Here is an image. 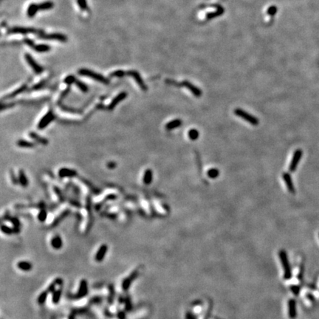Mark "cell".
I'll return each instance as SVG.
<instances>
[{
    "label": "cell",
    "instance_id": "cell-1",
    "mask_svg": "<svg viewBox=\"0 0 319 319\" xmlns=\"http://www.w3.org/2000/svg\"><path fill=\"white\" fill-rule=\"evenodd\" d=\"M78 74L81 75V76H87V77L92 78V79L95 80V81H98L102 83H104V84H108L110 83L108 78H105L104 76H102V75L99 74L98 73H95L93 72V70H90L88 69H81L78 70Z\"/></svg>",
    "mask_w": 319,
    "mask_h": 319
},
{
    "label": "cell",
    "instance_id": "cell-2",
    "mask_svg": "<svg viewBox=\"0 0 319 319\" xmlns=\"http://www.w3.org/2000/svg\"><path fill=\"white\" fill-rule=\"evenodd\" d=\"M234 115L238 116V117H241L242 119L245 120L247 122H248L249 124H250L253 126H258L259 124V119L257 118L255 116L252 115L251 114L248 113L246 111L242 110V109H235L234 111Z\"/></svg>",
    "mask_w": 319,
    "mask_h": 319
},
{
    "label": "cell",
    "instance_id": "cell-3",
    "mask_svg": "<svg viewBox=\"0 0 319 319\" xmlns=\"http://www.w3.org/2000/svg\"><path fill=\"white\" fill-rule=\"evenodd\" d=\"M279 256H280L281 262L282 264L283 269L284 270V278L286 279H290L291 277V270L289 262H288L287 256L286 252L284 250H281L279 253Z\"/></svg>",
    "mask_w": 319,
    "mask_h": 319
},
{
    "label": "cell",
    "instance_id": "cell-4",
    "mask_svg": "<svg viewBox=\"0 0 319 319\" xmlns=\"http://www.w3.org/2000/svg\"><path fill=\"white\" fill-rule=\"evenodd\" d=\"M55 115L53 114V112L52 111H49L48 112L44 115L42 118L39 120V124H38V128L39 129H43L44 128H46L51 122H53L55 120Z\"/></svg>",
    "mask_w": 319,
    "mask_h": 319
},
{
    "label": "cell",
    "instance_id": "cell-5",
    "mask_svg": "<svg viewBox=\"0 0 319 319\" xmlns=\"http://www.w3.org/2000/svg\"><path fill=\"white\" fill-rule=\"evenodd\" d=\"M303 155V151L301 149H296L294 151V154H293V158H292L291 163L289 165V170L290 171L294 172L295 171L297 168L298 163H299L300 160L302 158Z\"/></svg>",
    "mask_w": 319,
    "mask_h": 319
},
{
    "label": "cell",
    "instance_id": "cell-6",
    "mask_svg": "<svg viewBox=\"0 0 319 319\" xmlns=\"http://www.w3.org/2000/svg\"><path fill=\"white\" fill-rule=\"evenodd\" d=\"M25 58L27 63L28 64V65L32 68V70H33L34 73H36V74H40V73H42V72H43V67L41 66L36 61L34 60V59L32 57L31 55L26 53L25 55Z\"/></svg>",
    "mask_w": 319,
    "mask_h": 319
},
{
    "label": "cell",
    "instance_id": "cell-7",
    "mask_svg": "<svg viewBox=\"0 0 319 319\" xmlns=\"http://www.w3.org/2000/svg\"><path fill=\"white\" fill-rule=\"evenodd\" d=\"M138 275H139V271L135 270L133 271L132 273L128 276V277L126 278L125 279H124V281H122L123 290L127 291L128 290H129V288L130 287L132 283L137 279Z\"/></svg>",
    "mask_w": 319,
    "mask_h": 319
},
{
    "label": "cell",
    "instance_id": "cell-8",
    "mask_svg": "<svg viewBox=\"0 0 319 319\" xmlns=\"http://www.w3.org/2000/svg\"><path fill=\"white\" fill-rule=\"evenodd\" d=\"M88 293V284L87 281L85 279H82L80 282L79 288H78V293L76 295H74L73 298L76 299H80L82 298L87 295Z\"/></svg>",
    "mask_w": 319,
    "mask_h": 319
},
{
    "label": "cell",
    "instance_id": "cell-9",
    "mask_svg": "<svg viewBox=\"0 0 319 319\" xmlns=\"http://www.w3.org/2000/svg\"><path fill=\"white\" fill-rule=\"evenodd\" d=\"M127 75H129V76H130L131 77L133 78V79L136 81V83H137V85L141 87V90H143V91H146V90H147V87L145 84L142 77H141V75H140V73H138V72L135 70H131L128 72Z\"/></svg>",
    "mask_w": 319,
    "mask_h": 319
},
{
    "label": "cell",
    "instance_id": "cell-10",
    "mask_svg": "<svg viewBox=\"0 0 319 319\" xmlns=\"http://www.w3.org/2000/svg\"><path fill=\"white\" fill-rule=\"evenodd\" d=\"M11 33H21V34H27V33H40V36L42 35V31L35 30L33 28H22V27H15V28L11 29L10 30Z\"/></svg>",
    "mask_w": 319,
    "mask_h": 319
},
{
    "label": "cell",
    "instance_id": "cell-11",
    "mask_svg": "<svg viewBox=\"0 0 319 319\" xmlns=\"http://www.w3.org/2000/svg\"><path fill=\"white\" fill-rule=\"evenodd\" d=\"M182 84L183 85L184 87H185L188 88V90H190L193 95H194L195 97H197V98H199V97L202 96V91H201V90H199L198 87H197L194 86V84H192V83L189 82V81H183V82L182 83Z\"/></svg>",
    "mask_w": 319,
    "mask_h": 319
},
{
    "label": "cell",
    "instance_id": "cell-12",
    "mask_svg": "<svg viewBox=\"0 0 319 319\" xmlns=\"http://www.w3.org/2000/svg\"><path fill=\"white\" fill-rule=\"evenodd\" d=\"M282 177L283 180L285 182L287 188L289 192H290L291 194H295L296 193V189H295L294 185H293V182L291 178L290 175L288 173H284L282 175Z\"/></svg>",
    "mask_w": 319,
    "mask_h": 319
},
{
    "label": "cell",
    "instance_id": "cell-13",
    "mask_svg": "<svg viewBox=\"0 0 319 319\" xmlns=\"http://www.w3.org/2000/svg\"><path fill=\"white\" fill-rule=\"evenodd\" d=\"M127 97V93H125V92H123V93H120V94H118L117 96H115V98H113V100H112L110 104L109 105V107H108L109 110H113L116 106L119 103H120L123 100L125 99Z\"/></svg>",
    "mask_w": 319,
    "mask_h": 319
},
{
    "label": "cell",
    "instance_id": "cell-14",
    "mask_svg": "<svg viewBox=\"0 0 319 319\" xmlns=\"http://www.w3.org/2000/svg\"><path fill=\"white\" fill-rule=\"evenodd\" d=\"M77 172L75 170L68 168H62L59 171V176L61 178H65V177H74L77 176Z\"/></svg>",
    "mask_w": 319,
    "mask_h": 319
},
{
    "label": "cell",
    "instance_id": "cell-15",
    "mask_svg": "<svg viewBox=\"0 0 319 319\" xmlns=\"http://www.w3.org/2000/svg\"><path fill=\"white\" fill-rule=\"evenodd\" d=\"M107 251H108V246L107 245H102L98 249V251H97L96 255H95V261L98 262H102L104 259Z\"/></svg>",
    "mask_w": 319,
    "mask_h": 319
},
{
    "label": "cell",
    "instance_id": "cell-16",
    "mask_svg": "<svg viewBox=\"0 0 319 319\" xmlns=\"http://www.w3.org/2000/svg\"><path fill=\"white\" fill-rule=\"evenodd\" d=\"M40 38L45 39H50V40H57L60 41L61 42H65L67 40L66 36L62 35L60 33H54L50 34V35H41Z\"/></svg>",
    "mask_w": 319,
    "mask_h": 319
},
{
    "label": "cell",
    "instance_id": "cell-17",
    "mask_svg": "<svg viewBox=\"0 0 319 319\" xmlns=\"http://www.w3.org/2000/svg\"><path fill=\"white\" fill-rule=\"evenodd\" d=\"M288 313L289 317L293 319L296 317V303L293 299H291L288 303Z\"/></svg>",
    "mask_w": 319,
    "mask_h": 319
},
{
    "label": "cell",
    "instance_id": "cell-18",
    "mask_svg": "<svg viewBox=\"0 0 319 319\" xmlns=\"http://www.w3.org/2000/svg\"><path fill=\"white\" fill-rule=\"evenodd\" d=\"M182 124V122L180 119H175V120H171L168 123H167L165 127L167 130L171 131L176 129V128H179L180 127H181Z\"/></svg>",
    "mask_w": 319,
    "mask_h": 319
},
{
    "label": "cell",
    "instance_id": "cell-19",
    "mask_svg": "<svg viewBox=\"0 0 319 319\" xmlns=\"http://www.w3.org/2000/svg\"><path fill=\"white\" fill-rule=\"evenodd\" d=\"M51 246L53 247L56 250H59L62 248L63 246V242L61 239V236L59 235H56L54 237H53L52 239H51Z\"/></svg>",
    "mask_w": 319,
    "mask_h": 319
},
{
    "label": "cell",
    "instance_id": "cell-20",
    "mask_svg": "<svg viewBox=\"0 0 319 319\" xmlns=\"http://www.w3.org/2000/svg\"><path fill=\"white\" fill-rule=\"evenodd\" d=\"M39 11V5L33 3V4H30L28 8V10H27V14H28V16L30 17V18H33V17H34L36 15L37 12H38Z\"/></svg>",
    "mask_w": 319,
    "mask_h": 319
},
{
    "label": "cell",
    "instance_id": "cell-21",
    "mask_svg": "<svg viewBox=\"0 0 319 319\" xmlns=\"http://www.w3.org/2000/svg\"><path fill=\"white\" fill-rule=\"evenodd\" d=\"M29 136H30V137L32 138L33 141H36V142L41 143V144L47 145V143H48V141H47L46 138L42 137L41 136H39V134L36 132H30L29 133Z\"/></svg>",
    "mask_w": 319,
    "mask_h": 319
},
{
    "label": "cell",
    "instance_id": "cell-22",
    "mask_svg": "<svg viewBox=\"0 0 319 319\" xmlns=\"http://www.w3.org/2000/svg\"><path fill=\"white\" fill-rule=\"evenodd\" d=\"M17 267L22 271H30L33 268V264L26 261H21L17 263Z\"/></svg>",
    "mask_w": 319,
    "mask_h": 319
},
{
    "label": "cell",
    "instance_id": "cell-23",
    "mask_svg": "<svg viewBox=\"0 0 319 319\" xmlns=\"http://www.w3.org/2000/svg\"><path fill=\"white\" fill-rule=\"evenodd\" d=\"M152 179H153L152 171H151V169H149V168H148V169H146V171H145L144 175H143V182H144V184H146V185H149V184L151 182V181H152Z\"/></svg>",
    "mask_w": 319,
    "mask_h": 319
},
{
    "label": "cell",
    "instance_id": "cell-24",
    "mask_svg": "<svg viewBox=\"0 0 319 319\" xmlns=\"http://www.w3.org/2000/svg\"><path fill=\"white\" fill-rule=\"evenodd\" d=\"M19 182L20 185L23 187H27L28 185V180L25 171L22 170H20L19 171Z\"/></svg>",
    "mask_w": 319,
    "mask_h": 319
},
{
    "label": "cell",
    "instance_id": "cell-25",
    "mask_svg": "<svg viewBox=\"0 0 319 319\" xmlns=\"http://www.w3.org/2000/svg\"><path fill=\"white\" fill-rule=\"evenodd\" d=\"M61 294H62V290H61V288H59V289L56 290L53 293V304H58L59 303L61 298Z\"/></svg>",
    "mask_w": 319,
    "mask_h": 319
},
{
    "label": "cell",
    "instance_id": "cell-26",
    "mask_svg": "<svg viewBox=\"0 0 319 319\" xmlns=\"http://www.w3.org/2000/svg\"><path fill=\"white\" fill-rule=\"evenodd\" d=\"M1 231L2 233H5V234L11 235L12 233H19V229L18 228H10L9 226H7L5 225H2L1 226Z\"/></svg>",
    "mask_w": 319,
    "mask_h": 319
},
{
    "label": "cell",
    "instance_id": "cell-27",
    "mask_svg": "<svg viewBox=\"0 0 319 319\" xmlns=\"http://www.w3.org/2000/svg\"><path fill=\"white\" fill-rule=\"evenodd\" d=\"M33 49L38 53H46L48 52V51L50 50V47L49 45H47V44H40L34 46Z\"/></svg>",
    "mask_w": 319,
    "mask_h": 319
},
{
    "label": "cell",
    "instance_id": "cell-28",
    "mask_svg": "<svg viewBox=\"0 0 319 319\" xmlns=\"http://www.w3.org/2000/svg\"><path fill=\"white\" fill-rule=\"evenodd\" d=\"M16 144L17 146L22 148H33L35 146L33 143L25 141V140H19V141H17Z\"/></svg>",
    "mask_w": 319,
    "mask_h": 319
},
{
    "label": "cell",
    "instance_id": "cell-29",
    "mask_svg": "<svg viewBox=\"0 0 319 319\" xmlns=\"http://www.w3.org/2000/svg\"><path fill=\"white\" fill-rule=\"evenodd\" d=\"M39 10H42V11H47V10H50L51 8H53V3L50 1L44 2L39 4Z\"/></svg>",
    "mask_w": 319,
    "mask_h": 319
},
{
    "label": "cell",
    "instance_id": "cell-30",
    "mask_svg": "<svg viewBox=\"0 0 319 319\" xmlns=\"http://www.w3.org/2000/svg\"><path fill=\"white\" fill-rule=\"evenodd\" d=\"M48 294H49V292L47 291V290H46L45 291H43L42 293H40V295H39L38 297V299H37V302H38L39 304L42 305L45 303Z\"/></svg>",
    "mask_w": 319,
    "mask_h": 319
},
{
    "label": "cell",
    "instance_id": "cell-31",
    "mask_svg": "<svg viewBox=\"0 0 319 319\" xmlns=\"http://www.w3.org/2000/svg\"><path fill=\"white\" fill-rule=\"evenodd\" d=\"M188 137L190 138L192 141H196V140L198 139V137L199 136V133L197 129H192L188 131Z\"/></svg>",
    "mask_w": 319,
    "mask_h": 319
},
{
    "label": "cell",
    "instance_id": "cell-32",
    "mask_svg": "<svg viewBox=\"0 0 319 319\" xmlns=\"http://www.w3.org/2000/svg\"><path fill=\"white\" fill-rule=\"evenodd\" d=\"M207 175L211 179H216L219 175V171L217 168H211L208 171Z\"/></svg>",
    "mask_w": 319,
    "mask_h": 319
},
{
    "label": "cell",
    "instance_id": "cell-33",
    "mask_svg": "<svg viewBox=\"0 0 319 319\" xmlns=\"http://www.w3.org/2000/svg\"><path fill=\"white\" fill-rule=\"evenodd\" d=\"M76 83V86L78 87V88L81 91L83 92V93H86V92L88 91V90H89L88 87L84 83L82 82V81H80V80H76V83Z\"/></svg>",
    "mask_w": 319,
    "mask_h": 319
},
{
    "label": "cell",
    "instance_id": "cell-34",
    "mask_svg": "<svg viewBox=\"0 0 319 319\" xmlns=\"http://www.w3.org/2000/svg\"><path fill=\"white\" fill-rule=\"evenodd\" d=\"M124 303H125V310L126 311L129 312L132 310V301H131V298L129 296H127L124 300Z\"/></svg>",
    "mask_w": 319,
    "mask_h": 319
},
{
    "label": "cell",
    "instance_id": "cell-35",
    "mask_svg": "<svg viewBox=\"0 0 319 319\" xmlns=\"http://www.w3.org/2000/svg\"><path fill=\"white\" fill-rule=\"evenodd\" d=\"M47 217V213L44 209H42L38 214V219L41 222H44Z\"/></svg>",
    "mask_w": 319,
    "mask_h": 319
},
{
    "label": "cell",
    "instance_id": "cell-36",
    "mask_svg": "<svg viewBox=\"0 0 319 319\" xmlns=\"http://www.w3.org/2000/svg\"><path fill=\"white\" fill-rule=\"evenodd\" d=\"M223 9L222 8H218V9L216 10V11H215L214 13H209V14L207 15V17L209 19H213L214 18V17L216 16H220V15H222L223 13Z\"/></svg>",
    "mask_w": 319,
    "mask_h": 319
},
{
    "label": "cell",
    "instance_id": "cell-37",
    "mask_svg": "<svg viewBox=\"0 0 319 319\" xmlns=\"http://www.w3.org/2000/svg\"><path fill=\"white\" fill-rule=\"evenodd\" d=\"M115 298V289L113 285H110V296L108 297V302L110 304H112L114 302Z\"/></svg>",
    "mask_w": 319,
    "mask_h": 319
},
{
    "label": "cell",
    "instance_id": "cell-38",
    "mask_svg": "<svg viewBox=\"0 0 319 319\" xmlns=\"http://www.w3.org/2000/svg\"><path fill=\"white\" fill-rule=\"evenodd\" d=\"M25 89H26V86H22V87H20V88L17 89V90H15L14 92H13V93L10 94L9 95H8V96H7L6 98H13V97L16 96V95H18V94H19V93H22V92H23L24 90H25Z\"/></svg>",
    "mask_w": 319,
    "mask_h": 319
},
{
    "label": "cell",
    "instance_id": "cell-39",
    "mask_svg": "<svg viewBox=\"0 0 319 319\" xmlns=\"http://www.w3.org/2000/svg\"><path fill=\"white\" fill-rule=\"evenodd\" d=\"M76 80L77 79L75 78L74 76H68L64 79V83H66V84L70 85V84H73V83H76Z\"/></svg>",
    "mask_w": 319,
    "mask_h": 319
},
{
    "label": "cell",
    "instance_id": "cell-40",
    "mask_svg": "<svg viewBox=\"0 0 319 319\" xmlns=\"http://www.w3.org/2000/svg\"><path fill=\"white\" fill-rule=\"evenodd\" d=\"M126 75V73L124 70H115L113 73H112L110 74V76L112 77H116V78H122L124 77Z\"/></svg>",
    "mask_w": 319,
    "mask_h": 319
},
{
    "label": "cell",
    "instance_id": "cell-41",
    "mask_svg": "<svg viewBox=\"0 0 319 319\" xmlns=\"http://www.w3.org/2000/svg\"><path fill=\"white\" fill-rule=\"evenodd\" d=\"M77 2L79 8H81L83 11L88 9V5L87 2V0H77Z\"/></svg>",
    "mask_w": 319,
    "mask_h": 319
},
{
    "label": "cell",
    "instance_id": "cell-42",
    "mask_svg": "<svg viewBox=\"0 0 319 319\" xmlns=\"http://www.w3.org/2000/svg\"><path fill=\"white\" fill-rule=\"evenodd\" d=\"M276 12H277V8L274 5L270 6L267 9V14L270 15V16H274L276 13Z\"/></svg>",
    "mask_w": 319,
    "mask_h": 319
},
{
    "label": "cell",
    "instance_id": "cell-43",
    "mask_svg": "<svg viewBox=\"0 0 319 319\" xmlns=\"http://www.w3.org/2000/svg\"><path fill=\"white\" fill-rule=\"evenodd\" d=\"M10 221L12 223H13V226H14V228H19L20 226V222L19 221L18 219H16V218H11V219H10Z\"/></svg>",
    "mask_w": 319,
    "mask_h": 319
},
{
    "label": "cell",
    "instance_id": "cell-44",
    "mask_svg": "<svg viewBox=\"0 0 319 319\" xmlns=\"http://www.w3.org/2000/svg\"><path fill=\"white\" fill-rule=\"evenodd\" d=\"M117 316L118 319H126V318H127L125 312L122 311V310H119V311L117 312Z\"/></svg>",
    "mask_w": 319,
    "mask_h": 319
},
{
    "label": "cell",
    "instance_id": "cell-45",
    "mask_svg": "<svg viewBox=\"0 0 319 319\" xmlns=\"http://www.w3.org/2000/svg\"><path fill=\"white\" fill-rule=\"evenodd\" d=\"M25 43H26L27 44H28V46H30V47H33V48L34 47V46H35V44H34L33 41L30 40V39H25Z\"/></svg>",
    "mask_w": 319,
    "mask_h": 319
},
{
    "label": "cell",
    "instance_id": "cell-46",
    "mask_svg": "<svg viewBox=\"0 0 319 319\" xmlns=\"http://www.w3.org/2000/svg\"><path fill=\"white\" fill-rule=\"evenodd\" d=\"M107 167H108L109 168H110V169H112V168L116 167V163H114V162H110V163H109L108 164H107Z\"/></svg>",
    "mask_w": 319,
    "mask_h": 319
},
{
    "label": "cell",
    "instance_id": "cell-47",
    "mask_svg": "<svg viewBox=\"0 0 319 319\" xmlns=\"http://www.w3.org/2000/svg\"><path fill=\"white\" fill-rule=\"evenodd\" d=\"M292 290L293 291V293H294L295 294H298V287H296V286L293 287H292Z\"/></svg>",
    "mask_w": 319,
    "mask_h": 319
}]
</instances>
